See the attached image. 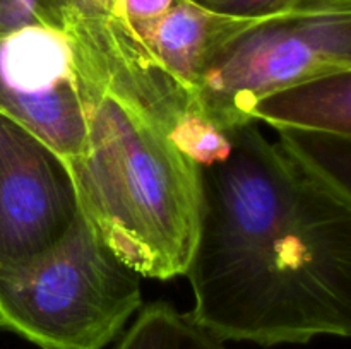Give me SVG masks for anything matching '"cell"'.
<instances>
[{"label": "cell", "instance_id": "obj_7", "mask_svg": "<svg viewBox=\"0 0 351 349\" xmlns=\"http://www.w3.org/2000/svg\"><path fill=\"white\" fill-rule=\"evenodd\" d=\"M249 118L273 127L312 156L315 146H350L351 70L300 81L261 98Z\"/></svg>", "mask_w": 351, "mask_h": 349}, {"label": "cell", "instance_id": "obj_1", "mask_svg": "<svg viewBox=\"0 0 351 349\" xmlns=\"http://www.w3.org/2000/svg\"><path fill=\"white\" fill-rule=\"evenodd\" d=\"M226 132L228 156L199 166L189 315L223 342L350 337V183L257 122Z\"/></svg>", "mask_w": 351, "mask_h": 349}, {"label": "cell", "instance_id": "obj_3", "mask_svg": "<svg viewBox=\"0 0 351 349\" xmlns=\"http://www.w3.org/2000/svg\"><path fill=\"white\" fill-rule=\"evenodd\" d=\"M143 308L141 274L82 214L27 266L0 270V328L41 349H103Z\"/></svg>", "mask_w": 351, "mask_h": 349}, {"label": "cell", "instance_id": "obj_13", "mask_svg": "<svg viewBox=\"0 0 351 349\" xmlns=\"http://www.w3.org/2000/svg\"><path fill=\"white\" fill-rule=\"evenodd\" d=\"M89 2L96 3V5L103 7V9L110 10L112 14H119V9H120V3H122V0H89Z\"/></svg>", "mask_w": 351, "mask_h": 349}, {"label": "cell", "instance_id": "obj_10", "mask_svg": "<svg viewBox=\"0 0 351 349\" xmlns=\"http://www.w3.org/2000/svg\"><path fill=\"white\" fill-rule=\"evenodd\" d=\"M189 2L221 16L263 19V17L290 12L300 7L305 0H189Z\"/></svg>", "mask_w": 351, "mask_h": 349}, {"label": "cell", "instance_id": "obj_2", "mask_svg": "<svg viewBox=\"0 0 351 349\" xmlns=\"http://www.w3.org/2000/svg\"><path fill=\"white\" fill-rule=\"evenodd\" d=\"M38 23L67 36L86 125L71 161L79 205L101 242L153 279L184 276L199 218V166L170 137L197 113L120 16L89 0H40Z\"/></svg>", "mask_w": 351, "mask_h": 349}, {"label": "cell", "instance_id": "obj_9", "mask_svg": "<svg viewBox=\"0 0 351 349\" xmlns=\"http://www.w3.org/2000/svg\"><path fill=\"white\" fill-rule=\"evenodd\" d=\"M113 349H226L225 342L199 327L191 315L165 301L141 308Z\"/></svg>", "mask_w": 351, "mask_h": 349}, {"label": "cell", "instance_id": "obj_4", "mask_svg": "<svg viewBox=\"0 0 351 349\" xmlns=\"http://www.w3.org/2000/svg\"><path fill=\"white\" fill-rule=\"evenodd\" d=\"M351 70V0H305L233 36L195 84L202 112L223 130L252 122L264 96L300 81Z\"/></svg>", "mask_w": 351, "mask_h": 349}, {"label": "cell", "instance_id": "obj_5", "mask_svg": "<svg viewBox=\"0 0 351 349\" xmlns=\"http://www.w3.org/2000/svg\"><path fill=\"white\" fill-rule=\"evenodd\" d=\"M81 216L69 164L0 112V270L53 248Z\"/></svg>", "mask_w": 351, "mask_h": 349}, {"label": "cell", "instance_id": "obj_11", "mask_svg": "<svg viewBox=\"0 0 351 349\" xmlns=\"http://www.w3.org/2000/svg\"><path fill=\"white\" fill-rule=\"evenodd\" d=\"M40 0H0V34L38 24Z\"/></svg>", "mask_w": 351, "mask_h": 349}, {"label": "cell", "instance_id": "obj_8", "mask_svg": "<svg viewBox=\"0 0 351 349\" xmlns=\"http://www.w3.org/2000/svg\"><path fill=\"white\" fill-rule=\"evenodd\" d=\"M257 21L221 16L189 0H175L161 16L127 24L160 67L185 88L195 89L215 55Z\"/></svg>", "mask_w": 351, "mask_h": 349}, {"label": "cell", "instance_id": "obj_12", "mask_svg": "<svg viewBox=\"0 0 351 349\" xmlns=\"http://www.w3.org/2000/svg\"><path fill=\"white\" fill-rule=\"evenodd\" d=\"M175 0H122L119 14L127 23H143L167 12Z\"/></svg>", "mask_w": 351, "mask_h": 349}, {"label": "cell", "instance_id": "obj_6", "mask_svg": "<svg viewBox=\"0 0 351 349\" xmlns=\"http://www.w3.org/2000/svg\"><path fill=\"white\" fill-rule=\"evenodd\" d=\"M0 112L48 144L65 163L84 153L74 55L60 29L29 24L0 34Z\"/></svg>", "mask_w": 351, "mask_h": 349}]
</instances>
